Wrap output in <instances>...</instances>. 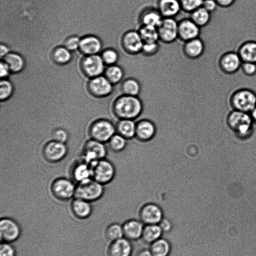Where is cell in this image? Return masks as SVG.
Returning <instances> with one entry per match:
<instances>
[{"label":"cell","instance_id":"8d00e7d4","mask_svg":"<svg viewBox=\"0 0 256 256\" xmlns=\"http://www.w3.org/2000/svg\"><path fill=\"white\" fill-rule=\"evenodd\" d=\"M106 238L112 242L124 237L122 226L113 223L106 228L105 232Z\"/></svg>","mask_w":256,"mask_h":256},{"label":"cell","instance_id":"4316f807","mask_svg":"<svg viewBox=\"0 0 256 256\" xmlns=\"http://www.w3.org/2000/svg\"><path fill=\"white\" fill-rule=\"evenodd\" d=\"M141 90V84L136 78H127L121 82L120 91L122 94L139 96Z\"/></svg>","mask_w":256,"mask_h":256},{"label":"cell","instance_id":"60d3db41","mask_svg":"<svg viewBox=\"0 0 256 256\" xmlns=\"http://www.w3.org/2000/svg\"><path fill=\"white\" fill-rule=\"evenodd\" d=\"M182 10L190 13L202 6L204 0H179Z\"/></svg>","mask_w":256,"mask_h":256},{"label":"cell","instance_id":"db71d44e","mask_svg":"<svg viewBox=\"0 0 256 256\" xmlns=\"http://www.w3.org/2000/svg\"><path fill=\"white\" fill-rule=\"evenodd\" d=\"M250 114L254 122L256 124V106L251 111Z\"/></svg>","mask_w":256,"mask_h":256},{"label":"cell","instance_id":"b9f144b4","mask_svg":"<svg viewBox=\"0 0 256 256\" xmlns=\"http://www.w3.org/2000/svg\"><path fill=\"white\" fill-rule=\"evenodd\" d=\"M12 86L6 80H2L0 83V98L1 100L8 99L12 92Z\"/></svg>","mask_w":256,"mask_h":256},{"label":"cell","instance_id":"3957f363","mask_svg":"<svg viewBox=\"0 0 256 256\" xmlns=\"http://www.w3.org/2000/svg\"><path fill=\"white\" fill-rule=\"evenodd\" d=\"M232 110L250 113L256 106V93L248 88L236 91L230 100Z\"/></svg>","mask_w":256,"mask_h":256},{"label":"cell","instance_id":"74e56055","mask_svg":"<svg viewBox=\"0 0 256 256\" xmlns=\"http://www.w3.org/2000/svg\"><path fill=\"white\" fill-rule=\"evenodd\" d=\"M52 56L54 61L60 64L67 63L71 58V54L69 50L66 48L63 47L56 48L53 51Z\"/></svg>","mask_w":256,"mask_h":256},{"label":"cell","instance_id":"4dcf8cb0","mask_svg":"<svg viewBox=\"0 0 256 256\" xmlns=\"http://www.w3.org/2000/svg\"><path fill=\"white\" fill-rule=\"evenodd\" d=\"M162 233L158 224H144L142 238L146 243L150 244L160 238Z\"/></svg>","mask_w":256,"mask_h":256},{"label":"cell","instance_id":"484cf974","mask_svg":"<svg viewBox=\"0 0 256 256\" xmlns=\"http://www.w3.org/2000/svg\"><path fill=\"white\" fill-rule=\"evenodd\" d=\"M71 209L73 214L80 218L88 217L92 211L90 202L76 198L72 202Z\"/></svg>","mask_w":256,"mask_h":256},{"label":"cell","instance_id":"e575fe53","mask_svg":"<svg viewBox=\"0 0 256 256\" xmlns=\"http://www.w3.org/2000/svg\"><path fill=\"white\" fill-rule=\"evenodd\" d=\"M138 30L144 43L159 42L157 28L140 26Z\"/></svg>","mask_w":256,"mask_h":256},{"label":"cell","instance_id":"277c9868","mask_svg":"<svg viewBox=\"0 0 256 256\" xmlns=\"http://www.w3.org/2000/svg\"><path fill=\"white\" fill-rule=\"evenodd\" d=\"M90 165L92 178L103 185L111 182L116 176V167L112 162L106 158Z\"/></svg>","mask_w":256,"mask_h":256},{"label":"cell","instance_id":"d6986e66","mask_svg":"<svg viewBox=\"0 0 256 256\" xmlns=\"http://www.w3.org/2000/svg\"><path fill=\"white\" fill-rule=\"evenodd\" d=\"M163 18L156 8L146 7L142 10L138 16L140 26H152L158 28Z\"/></svg>","mask_w":256,"mask_h":256},{"label":"cell","instance_id":"7a4b0ae2","mask_svg":"<svg viewBox=\"0 0 256 256\" xmlns=\"http://www.w3.org/2000/svg\"><path fill=\"white\" fill-rule=\"evenodd\" d=\"M254 122L249 113L232 110L226 118V124L236 137L240 140L248 138L253 133Z\"/></svg>","mask_w":256,"mask_h":256},{"label":"cell","instance_id":"8fae6325","mask_svg":"<svg viewBox=\"0 0 256 256\" xmlns=\"http://www.w3.org/2000/svg\"><path fill=\"white\" fill-rule=\"evenodd\" d=\"M76 186L70 180L60 178L54 180L51 184L50 190L57 199L66 200L74 196Z\"/></svg>","mask_w":256,"mask_h":256},{"label":"cell","instance_id":"d590c367","mask_svg":"<svg viewBox=\"0 0 256 256\" xmlns=\"http://www.w3.org/2000/svg\"><path fill=\"white\" fill-rule=\"evenodd\" d=\"M4 62L8 65L10 70L13 72H18L24 66V60L22 58L17 54H8L4 56Z\"/></svg>","mask_w":256,"mask_h":256},{"label":"cell","instance_id":"7402d4cb","mask_svg":"<svg viewBox=\"0 0 256 256\" xmlns=\"http://www.w3.org/2000/svg\"><path fill=\"white\" fill-rule=\"evenodd\" d=\"M144 224L140 220L130 219L122 224L124 236L130 240L142 238Z\"/></svg>","mask_w":256,"mask_h":256},{"label":"cell","instance_id":"603a6c76","mask_svg":"<svg viewBox=\"0 0 256 256\" xmlns=\"http://www.w3.org/2000/svg\"><path fill=\"white\" fill-rule=\"evenodd\" d=\"M156 8L163 18H174L182 10L179 0H158Z\"/></svg>","mask_w":256,"mask_h":256},{"label":"cell","instance_id":"ba28073f","mask_svg":"<svg viewBox=\"0 0 256 256\" xmlns=\"http://www.w3.org/2000/svg\"><path fill=\"white\" fill-rule=\"evenodd\" d=\"M157 30L160 42L170 44L178 39V22L174 18H163Z\"/></svg>","mask_w":256,"mask_h":256},{"label":"cell","instance_id":"d6a6232c","mask_svg":"<svg viewBox=\"0 0 256 256\" xmlns=\"http://www.w3.org/2000/svg\"><path fill=\"white\" fill-rule=\"evenodd\" d=\"M104 76L114 85L121 82L124 76V70L118 65L109 66L104 71Z\"/></svg>","mask_w":256,"mask_h":256},{"label":"cell","instance_id":"bcb514c9","mask_svg":"<svg viewBox=\"0 0 256 256\" xmlns=\"http://www.w3.org/2000/svg\"><path fill=\"white\" fill-rule=\"evenodd\" d=\"M80 40L76 36H71L66 39L64 45L68 50H75L80 46Z\"/></svg>","mask_w":256,"mask_h":256},{"label":"cell","instance_id":"f546056e","mask_svg":"<svg viewBox=\"0 0 256 256\" xmlns=\"http://www.w3.org/2000/svg\"><path fill=\"white\" fill-rule=\"evenodd\" d=\"M190 18L199 27L206 26L212 20V14L201 6L190 14Z\"/></svg>","mask_w":256,"mask_h":256},{"label":"cell","instance_id":"7dc6e473","mask_svg":"<svg viewBox=\"0 0 256 256\" xmlns=\"http://www.w3.org/2000/svg\"><path fill=\"white\" fill-rule=\"evenodd\" d=\"M202 6L212 14L218 9V6L215 0H204Z\"/></svg>","mask_w":256,"mask_h":256},{"label":"cell","instance_id":"f907efd6","mask_svg":"<svg viewBox=\"0 0 256 256\" xmlns=\"http://www.w3.org/2000/svg\"><path fill=\"white\" fill-rule=\"evenodd\" d=\"M218 6L222 8H227L232 5L236 0H215Z\"/></svg>","mask_w":256,"mask_h":256},{"label":"cell","instance_id":"f1b7e54d","mask_svg":"<svg viewBox=\"0 0 256 256\" xmlns=\"http://www.w3.org/2000/svg\"><path fill=\"white\" fill-rule=\"evenodd\" d=\"M238 52L242 62L256 63V42H245L240 46Z\"/></svg>","mask_w":256,"mask_h":256},{"label":"cell","instance_id":"52a82bcc","mask_svg":"<svg viewBox=\"0 0 256 256\" xmlns=\"http://www.w3.org/2000/svg\"><path fill=\"white\" fill-rule=\"evenodd\" d=\"M107 150L104 143L91 138L84 146L82 154V160L90 164L105 158L108 154Z\"/></svg>","mask_w":256,"mask_h":256},{"label":"cell","instance_id":"f5cc1de1","mask_svg":"<svg viewBox=\"0 0 256 256\" xmlns=\"http://www.w3.org/2000/svg\"><path fill=\"white\" fill-rule=\"evenodd\" d=\"M0 56H5L6 54H8V48L2 44L0 46Z\"/></svg>","mask_w":256,"mask_h":256},{"label":"cell","instance_id":"ffe728a7","mask_svg":"<svg viewBox=\"0 0 256 256\" xmlns=\"http://www.w3.org/2000/svg\"><path fill=\"white\" fill-rule=\"evenodd\" d=\"M242 60L238 52H230L224 54L220 58V65L224 72L232 74L240 69Z\"/></svg>","mask_w":256,"mask_h":256},{"label":"cell","instance_id":"ab89813d","mask_svg":"<svg viewBox=\"0 0 256 256\" xmlns=\"http://www.w3.org/2000/svg\"><path fill=\"white\" fill-rule=\"evenodd\" d=\"M160 42L144 43L140 54L146 57L156 54L160 50Z\"/></svg>","mask_w":256,"mask_h":256},{"label":"cell","instance_id":"ee69618b","mask_svg":"<svg viewBox=\"0 0 256 256\" xmlns=\"http://www.w3.org/2000/svg\"><path fill=\"white\" fill-rule=\"evenodd\" d=\"M14 248L9 243L4 242L0 246V256H15Z\"/></svg>","mask_w":256,"mask_h":256},{"label":"cell","instance_id":"f6af8a7d","mask_svg":"<svg viewBox=\"0 0 256 256\" xmlns=\"http://www.w3.org/2000/svg\"><path fill=\"white\" fill-rule=\"evenodd\" d=\"M53 138V140L65 144L68 138V134L64 129H57L54 132Z\"/></svg>","mask_w":256,"mask_h":256},{"label":"cell","instance_id":"4fadbf2b","mask_svg":"<svg viewBox=\"0 0 256 256\" xmlns=\"http://www.w3.org/2000/svg\"><path fill=\"white\" fill-rule=\"evenodd\" d=\"M202 28L190 18L178 22V39L184 42L200 37Z\"/></svg>","mask_w":256,"mask_h":256},{"label":"cell","instance_id":"2e32d148","mask_svg":"<svg viewBox=\"0 0 256 256\" xmlns=\"http://www.w3.org/2000/svg\"><path fill=\"white\" fill-rule=\"evenodd\" d=\"M104 62L102 56L96 54L89 55L82 62V68L84 73L90 77L100 76L104 70Z\"/></svg>","mask_w":256,"mask_h":256},{"label":"cell","instance_id":"83f0119b","mask_svg":"<svg viewBox=\"0 0 256 256\" xmlns=\"http://www.w3.org/2000/svg\"><path fill=\"white\" fill-rule=\"evenodd\" d=\"M79 47L84 54L92 55L95 54L100 50L102 44L98 38L88 36L80 40Z\"/></svg>","mask_w":256,"mask_h":256},{"label":"cell","instance_id":"5b68a950","mask_svg":"<svg viewBox=\"0 0 256 256\" xmlns=\"http://www.w3.org/2000/svg\"><path fill=\"white\" fill-rule=\"evenodd\" d=\"M104 186L92 178L88 179L78 184L74 196L90 202L96 200L103 195Z\"/></svg>","mask_w":256,"mask_h":256},{"label":"cell","instance_id":"6da1fadb","mask_svg":"<svg viewBox=\"0 0 256 256\" xmlns=\"http://www.w3.org/2000/svg\"><path fill=\"white\" fill-rule=\"evenodd\" d=\"M144 104L139 96L122 94L118 96L112 104V112L117 120H136L142 114Z\"/></svg>","mask_w":256,"mask_h":256},{"label":"cell","instance_id":"1f68e13d","mask_svg":"<svg viewBox=\"0 0 256 256\" xmlns=\"http://www.w3.org/2000/svg\"><path fill=\"white\" fill-rule=\"evenodd\" d=\"M150 250L153 256H168L171 246L167 240L160 238L150 244Z\"/></svg>","mask_w":256,"mask_h":256},{"label":"cell","instance_id":"7c38bea8","mask_svg":"<svg viewBox=\"0 0 256 256\" xmlns=\"http://www.w3.org/2000/svg\"><path fill=\"white\" fill-rule=\"evenodd\" d=\"M139 216L140 220L144 224H158L164 218V213L158 204L148 202L140 208Z\"/></svg>","mask_w":256,"mask_h":256},{"label":"cell","instance_id":"e0dca14e","mask_svg":"<svg viewBox=\"0 0 256 256\" xmlns=\"http://www.w3.org/2000/svg\"><path fill=\"white\" fill-rule=\"evenodd\" d=\"M206 46L200 37L184 42L182 50L184 56L190 60L202 58L206 52Z\"/></svg>","mask_w":256,"mask_h":256},{"label":"cell","instance_id":"8992f818","mask_svg":"<svg viewBox=\"0 0 256 256\" xmlns=\"http://www.w3.org/2000/svg\"><path fill=\"white\" fill-rule=\"evenodd\" d=\"M88 133L91 138L106 143L116 133V125L112 121L98 119L90 124Z\"/></svg>","mask_w":256,"mask_h":256},{"label":"cell","instance_id":"cb8c5ba5","mask_svg":"<svg viewBox=\"0 0 256 256\" xmlns=\"http://www.w3.org/2000/svg\"><path fill=\"white\" fill-rule=\"evenodd\" d=\"M116 125V132L128 140L135 138L136 120L130 119L118 120Z\"/></svg>","mask_w":256,"mask_h":256},{"label":"cell","instance_id":"816d5d0a","mask_svg":"<svg viewBox=\"0 0 256 256\" xmlns=\"http://www.w3.org/2000/svg\"><path fill=\"white\" fill-rule=\"evenodd\" d=\"M136 256H153V255L149 248L140 250Z\"/></svg>","mask_w":256,"mask_h":256},{"label":"cell","instance_id":"836d02e7","mask_svg":"<svg viewBox=\"0 0 256 256\" xmlns=\"http://www.w3.org/2000/svg\"><path fill=\"white\" fill-rule=\"evenodd\" d=\"M128 141L126 138L116 132L107 143L109 149L114 153L118 154L123 152L126 149Z\"/></svg>","mask_w":256,"mask_h":256},{"label":"cell","instance_id":"681fc988","mask_svg":"<svg viewBox=\"0 0 256 256\" xmlns=\"http://www.w3.org/2000/svg\"><path fill=\"white\" fill-rule=\"evenodd\" d=\"M0 74L1 78H4L8 76L10 71V69L8 65L4 62H1L0 64Z\"/></svg>","mask_w":256,"mask_h":256},{"label":"cell","instance_id":"d4e9b609","mask_svg":"<svg viewBox=\"0 0 256 256\" xmlns=\"http://www.w3.org/2000/svg\"><path fill=\"white\" fill-rule=\"evenodd\" d=\"M72 176L78 184L92 178L90 165L83 160L77 162L72 168Z\"/></svg>","mask_w":256,"mask_h":256},{"label":"cell","instance_id":"9a60e30c","mask_svg":"<svg viewBox=\"0 0 256 256\" xmlns=\"http://www.w3.org/2000/svg\"><path fill=\"white\" fill-rule=\"evenodd\" d=\"M0 236L2 241L10 242L17 240L20 234V227L14 220L4 218L0 222Z\"/></svg>","mask_w":256,"mask_h":256},{"label":"cell","instance_id":"ac0fdd59","mask_svg":"<svg viewBox=\"0 0 256 256\" xmlns=\"http://www.w3.org/2000/svg\"><path fill=\"white\" fill-rule=\"evenodd\" d=\"M113 84L105 77H94L88 83L90 92L98 97H104L110 94L113 90Z\"/></svg>","mask_w":256,"mask_h":256},{"label":"cell","instance_id":"5bb4252c","mask_svg":"<svg viewBox=\"0 0 256 256\" xmlns=\"http://www.w3.org/2000/svg\"><path fill=\"white\" fill-rule=\"evenodd\" d=\"M64 143L52 140L44 146L42 154L45 160L50 162H56L63 159L67 154Z\"/></svg>","mask_w":256,"mask_h":256},{"label":"cell","instance_id":"30bf717a","mask_svg":"<svg viewBox=\"0 0 256 256\" xmlns=\"http://www.w3.org/2000/svg\"><path fill=\"white\" fill-rule=\"evenodd\" d=\"M157 134V126L152 120L140 118L136 120L134 139L140 142H147L154 138Z\"/></svg>","mask_w":256,"mask_h":256},{"label":"cell","instance_id":"7bdbcfd3","mask_svg":"<svg viewBox=\"0 0 256 256\" xmlns=\"http://www.w3.org/2000/svg\"><path fill=\"white\" fill-rule=\"evenodd\" d=\"M240 68L246 76H252L256 74V63L242 62Z\"/></svg>","mask_w":256,"mask_h":256},{"label":"cell","instance_id":"f35d334b","mask_svg":"<svg viewBox=\"0 0 256 256\" xmlns=\"http://www.w3.org/2000/svg\"><path fill=\"white\" fill-rule=\"evenodd\" d=\"M119 57L118 52L113 48H108L104 50L102 55L104 62L108 66L116 64Z\"/></svg>","mask_w":256,"mask_h":256},{"label":"cell","instance_id":"c3c4849f","mask_svg":"<svg viewBox=\"0 0 256 256\" xmlns=\"http://www.w3.org/2000/svg\"><path fill=\"white\" fill-rule=\"evenodd\" d=\"M163 232H168L171 230L172 228V222L168 219L163 218L158 224Z\"/></svg>","mask_w":256,"mask_h":256},{"label":"cell","instance_id":"44dd1931","mask_svg":"<svg viewBox=\"0 0 256 256\" xmlns=\"http://www.w3.org/2000/svg\"><path fill=\"white\" fill-rule=\"evenodd\" d=\"M132 252L130 240L124 237L112 242L108 250V256H130Z\"/></svg>","mask_w":256,"mask_h":256},{"label":"cell","instance_id":"9c48e42d","mask_svg":"<svg viewBox=\"0 0 256 256\" xmlns=\"http://www.w3.org/2000/svg\"><path fill=\"white\" fill-rule=\"evenodd\" d=\"M144 42L138 30L126 31L120 38V45L124 51L128 54H140Z\"/></svg>","mask_w":256,"mask_h":256}]
</instances>
